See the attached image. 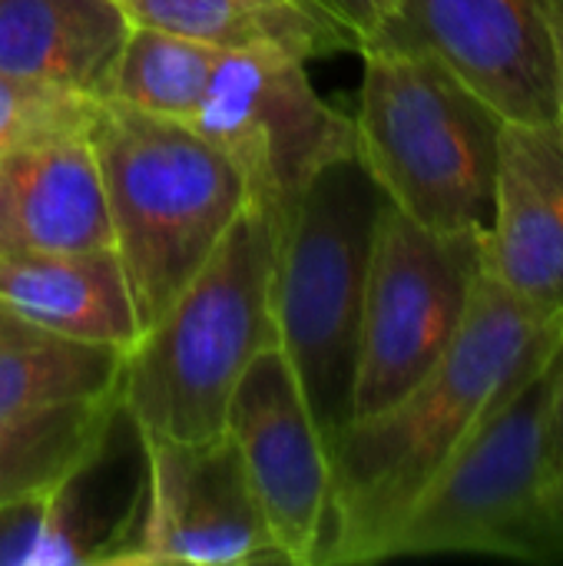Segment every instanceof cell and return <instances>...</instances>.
Listing matches in <instances>:
<instances>
[{
	"label": "cell",
	"instance_id": "cell-1",
	"mask_svg": "<svg viewBox=\"0 0 563 566\" xmlns=\"http://www.w3.org/2000/svg\"><path fill=\"white\" fill-rule=\"evenodd\" d=\"M563 318L514 298L484 269L448 355L392 408L352 421L329 448L332 517L322 564H378L461 441L554 352Z\"/></svg>",
	"mask_w": 563,
	"mask_h": 566
},
{
	"label": "cell",
	"instance_id": "cell-2",
	"mask_svg": "<svg viewBox=\"0 0 563 566\" xmlns=\"http://www.w3.org/2000/svg\"><path fill=\"white\" fill-rule=\"evenodd\" d=\"M279 216L249 199L216 252L123 358L119 405L139 434L202 441L275 328Z\"/></svg>",
	"mask_w": 563,
	"mask_h": 566
},
{
	"label": "cell",
	"instance_id": "cell-3",
	"mask_svg": "<svg viewBox=\"0 0 563 566\" xmlns=\"http://www.w3.org/2000/svg\"><path fill=\"white\" fill-rule=\"evenodd\" d=\"M86 136L143 335L216 252L246 209L249 186L189 123L103 99L90 113Z\"/></svg>",
	"mask_w": 563,
	"mask_h": 566
},
{
	"label": "cell",
	"instance_id": "cell-4",
	"mask_svg": "<svg viewBox=\"0 0 563 566\" xmlns=\"http://www.w3.org/2000/svg\"><path fill=\"white\" fill-rule=\"evenodd\" d=\"M362 60L355 149L385 199L435 232L488 239L504 116L411 36Z\"/></svg>",
	"mask_w": 563,
	"mask_h": 566
},
{
	"label": "cell",
	"instance_id": "cell-5",
	"mask_svg": "<svg viewBox=\"0 0 563 566\" xmlns=\"http://www.w3.org/2000/svg\"><path fill=\"white\" fill-rule=\"evenodd\" d=\"M385 192L355 156L329 163L279 216V348L325 444L352 424L372 239Z\"/></svg>",
	"mask_w": 563,
	"mask_h": 566
},
{
	"label": "cell",
	"instance_id": "cell-6",
	"mask_svg": "<svg viewBox=\"0 0 563 566\" xmlns=\"http://www.w3.org/2000/svg\"><path fill=\"white\" fill-rule=\"evenodd\" d=\"M554 352L461 441L392 534L385 560L488 554L521 564H561L563 524L548 501L544 471Z\"/></svg>",
	"mask_w": 563,
	"mask_h": 566
},
{
	"label": "cell",
	"instance_id": "cell-7",
	"mask_svg": "<svg viewBox=\"0 0 563 566\" xmlns=\"http://www.w3.org/2000/svg\"><path fill=\"white\" fill-rule=\"evenodd\" d=\"M484 275V235L435 232L388 199L365 282L352 421L405 398L455 345Z\"/></svg>",
	"mask_w": 563,
	"mask_h": 566
},
{
	"label": "cell",
	"instance_id": "cell-8",
	"mask_svg": "<svg viewBox=\"0 0 563 566\" xmlns=\"http://www.w3.org/2000/svg\"><path fill=\"white\" fill-rule=\"evenodd\" d=\"M219 146L275 216L335 159L355 156V119L329 106L305 60L275 50H222L189 123Z\"/></svg>",
	"mask_w": 563,
	"mask_h": 566
},
{
	"label": "cell",
	"instance_id": "cell-9",
	"mask_svg": "<svg viewBox=\"0 0 563 566\" xmlns=\"http://www.w3.org/2000/svg\"><path fill=\"white\" fill-rule=\"evenodd\" d=\"M139 451L143 514L119 566L285 564L226 431L202 441L139 434Z\"/></svg>",
	"mask_w": 563,
	"mask_h": 566
},
{
	"label": "cell",
	"instance_id": "cell-10",
	"mask_svg": "<svg viewBox=\"0 0 563 566\" xmlns=\"http://www.w3.org/2000/svg\"><path fill=\"white\" fill-rule=\"evenodd\" d=\"M226 434L285 564H322L332 517V461L279 345L259 352L239 378Z\"/></svg>",
	"mask_w": 563,
	"mask_h": 566
},
{
	"label": "cell",
	"instance_id": "cell-11",
	"mask_svg": "<svg viewBox=\"0 0 563 566\" xmlns=\"http://www.w3.org/2000/svg\"><path fill=\"white\" fill-rule=\"evenodd\" d=\"M408 36L504 119L557 123L551 0H398Z\"/></svg>",
	"mask_w": 563,
	"mask_h": 566
},
{
	"label": "cell",
	"instance_id": "cell-12",
	"mask_svg": "<svg viewBox=\"0 0 563 566\" xmlns=\"http://www.w3.org/2000/svg\"><path fill=\"white\" fill-rule=\"evenodd\" d=\"M484 269L514 298L563 318V129L504 119Z\"/></svg>",
	"mask_w": 563,
	"mask_h": 566
},
{
	"label": "cell",
	"instance_id": "cell-13",
	"mask_svg": "<svg viewBox=\"0 0 563 566\" xmlns=\"http://www.w3.org/2000/svg\"><path fill=\"white\" fill-rule=\"evenodd\" d=\"M103 245L113 229L86 126L0 153V259Z\"/></svg>",
	"mask_w": 563,
	"mask_h": 566
},
{
	"label": "cell",
	"instance_id": "cell-14",
	"mask_svg": "<svg viewBox=\"0 0 563 566\" xmlns=\"http://www.w3.org/2000/svg\"><path fill=\"white\" fill-rule=\"evenodd\" d=\"M129 27L113 0H0V73L103 103Z\"/></svg>",
	"mask_w": 563,
	"mask_h": 566
},
{
	"label": "cell",
	"instance_id": "cell-15",
	"mask_svg": "<svg viewBox=\"0 0 563 566\" xmlns=\"http://www.w3.org/2000/svg\"><path fill=\"white\" fill-rule=\"evenodd\" d=\"M0 302L63 338L123 355L139 338L133 295L113 245L3 255Z\"/></svg>",
	"mask_w": 563,
	"mask_h": 566
},
{
	"label": "cell",
	"instance_id": "cell-16",
	"mask_svg": "<svg viewBox=\"0 0 563 566\" xmlns=\"http://www.w3.org/2000/svg\"><path fill=\"white\" fill-rule=\"evenodd\" d=\"M133 27L209 43L216 50H275L299 60L358 50L355 36L325 10H265L246 0H113Z\"/></svg>",
	"mask_w": 563,
	"mask_h": 566
},
{
	"label": "cell",
	"instance_id": "cell-17",
	"mask_svg": "<svg viewBox=\"0 0 563 566\" xmlns=\"http://www.w3.org/2000/svg\"><path fill=\"white\" fill-rule=\"evenodd\" d=\"M119 418V391L0 415V504L60 491L110 444Z\"/></svg>",
	"mask_w": 563,
	"mask_h": 566
},
{
	"label": "cell",
	"instance_id": "cell-18",
	"mask_svg": "<svg viewBox=\"0 0 563 566\" xmlns=\"http://www.w3.org/2000/svg\"><path fill=\"white\" fill-rule=\"evenodd\" d=\"M123 352L63 338L0 302V415L119 391Z\"/></svg>",
	"mask_w": 563,
	"mask_h": 566
},
{
	"label": "cell",
	"instance_id": "cell-19",
	"mask_svg": "<svg viewBox=\"0 0 563 566\" xmlns=\"http://www.w3.org/2000/svg\"><path fill=\"white\" fill-rule=\"evenodd\" d=\"M133 534L83 514L76 478L43 497L0 504V566H96L119 564Z\"/></svg>",
	"mask_w": 563,
	"mask_h": 566
},
{
	"label": "cell",
	"instance_id": "cell-20",
	"mask_svg": "<svg viewBox=\"0 0 563 566\" xmlns=\"http://www.w3.org/2000/svg\"><path fill=\"white\" fill-rule=\"evenodd\" d=\"M219 53L189 36L129 27L106 99L136 113L192 123Z\"/></svg>",
	"mask_w": 563,
	"mask_h": 566
},
{
	"label": "cell",
	"instance_id": "cell-21",
	"mask_svg": "<svg viewBox=\"0 0 563 566\" xmlns=\"http://www.w3.org/2000/svg\"><path fill=\"white\" fill-rule=\"evenodd\" d=\"M93 106V99L0 73V153L40 136L83 129Z\"/></svg>",
	"mask_w": 563,
	"mask_h": 566
},
{
	"label": "cell",
	"instance_id": "cell-22",
	"mask_svg": "<svg viewBox=\"0 0 563 566\" xmlns=\"http://www.w3.org/2000/svg\"><path fill=\"white\" fill-rule=\"evenodd\" d=\"M329 17H335L358 43V53L365 46L408 36L402 3L398 0H315Z\"/></svg>",
	"mask_w": 563,
	"mask_h": 566
},
{
	"label": "cell",
	"instance_id": "cell-23",
	"mask_svg": "<svg viewBox=\"0 0 563 566\" xmlns=\"http://www.w3.org/2000/svg\"><path fill=\"white\" fill-rule=\"evenodd\" d=\"M544 471L548 484L563 474V335L554 352V378L544 408Z\"/></svg>",
	"mask_w": 563,
	"mask_h": 566
},
{
	"label": "cell",
	"instance_id": "cell-24",
	"mask_svg": "<svg viewBox=\"0 0 563 566\" xmlns=\"http://www.w3.org/2000/svg\"><path fill=\"white\" fill-rule=\"evenodd\" d=\"M551 30H554V53H557V80H554V109L563 129V0H551Z\"/></svg>",
	"mask_w": 563,
	"mask_h": 566
},
{
	"label": "cell",
	"instance_id": "cell-25",
	"mask_svg": "<svg viewBox=\"0 0 563 566\" xmlns=\"http://www.w3.org/2000/svg\"><path fill=\"white\" fill-rule=\"evenodd\" d=\"M252 7H265V10H302V7H319L315 0H246ZM322 10V7H319Z\"/></svg>",
	"mask_w": 563,
	"mask_h": 566
},
{
	"label": "cell",
	"instance_id": "cell-26",
	"mask_svg": "<svg viewBox=\"0 0 563 566\" xmlns=\"http://www.w3.org/2000/svg\"><path fill=\"white\" fill-rule=\"evenodd\" d=\"M548 501H551L554 514L561 517V524H563V474L557 478V481H551V484H548Z\"/></svg>",
	"mask_w": 563,
	"mask_h": 566
}]
</instances>
